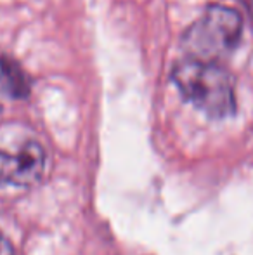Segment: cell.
Segmentation results:
<instances>
[{
	"instance_id": "6da1fadb",
	"label": "cell",
	"mask_w": 253,
	"mask_h": 255,
	"mask_svg": "<svg viewBox=\"0 0 253 255\" xmlns=\"http://www.w3.org/2000/svg\"><path fill=\"white\" fill-rule=\"evenodd\" d=\"M172 80L198 110L212 118H224L236 110L231 75L217 61L186 57L172 70Z\"/></svg>"
},
{
	"instance_id": "7a4b0ae2",
	"label": "cell",
	"mask_w": 253,
	"mask_h": 255,
	"mask_svg": "<svg viewBox=\"0 0 253 255\" xmlns=\"http://www.w3.org/2000/svg\"><path fill=\"white\" fill-rule=\"evenodd\" d=\"M243 21L238 10L212 5L184 35V49L191 57L217 61L240 44Z\"/></svg>"
},
{
	"instance_id": "3957f363",
	"label": "cell",
	"mask_w": 253,
	"mask_h": 255,
	"mask_svg": "<svg viewBox=\"0 0 253 255\" xmlns=\"http://www.w3.org/2000/svg\"><path fill=\"white\" fill-rule=\"evenodd\" d=\"M44 170L45 151L38 142H26L16 154L0 151V186L30 188L40 181Z\"/></svg>"
},
{
	"instance_id": "277c9868",
	"label": "cell",
	"mask_w": 253,
	"mask_h": 255,
	"mask_svg": "<svg viewBox=\"0 0 253 255\" xmlns=\"http://www.w3.org/2000/svg\"><path fill=\"white\" fill-rule=\"evenodd\" d=\"M0 89L14 99H24L30 94V82L19 63L7 56L0 57Z\"/></svg>"
},
{
	"instance_id": "5b68a950",
	"label": "cell",
	"mask_w": 253,
	"mask_h": 255,
	"mask_svg": "<svg viewBox=\"0 0 253 255\" xmlns=\"http://www.w3.org/2000/svg\"><path fill=\"white\" fill-rule=\"evenodd\" d=\"M0 255H14V249L10 242L0 233Z\"/></svg>"
},
{
	"instance_id": "8992f818",
	"label": "cell",
	"mask_w": 253,
	"mask_h": 255,
	"mask_svg": "<svg viewBox=\"0 0 253 255\" xmlns=\"http://www.w3.org/2000/svg\"><path fill=\"white\" fill-rule=\"evenodd\" d=\"M241 2L245 3V7H247V10L253 16V0H241Z\"/></svg>"
}]
</instances>
